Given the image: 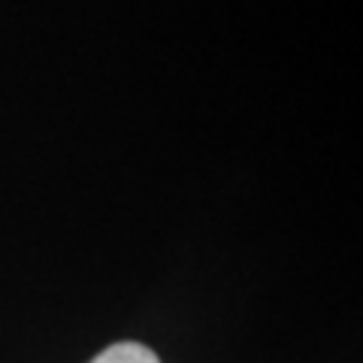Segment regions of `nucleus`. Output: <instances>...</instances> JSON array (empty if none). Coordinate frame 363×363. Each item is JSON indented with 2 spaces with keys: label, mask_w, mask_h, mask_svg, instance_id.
I'll return each instance as SVG.
<instances>
[{
  "label": "nucleus",
  "mask_w": 363,
  "mask_h": 363,
  "mask_svg": "<svg viewBox=\"0 0 363 363\" xmlns=\"http://www.w3.org/2000/svg\"><path fill=\"white\" fill-rule=\"evenodd\" d=\"M91 363H161V360H157L155 351L143 342H116L106 351H100Z\"/></svg>",
  "instance_id": "nucleus-1"
}]
</instances>
